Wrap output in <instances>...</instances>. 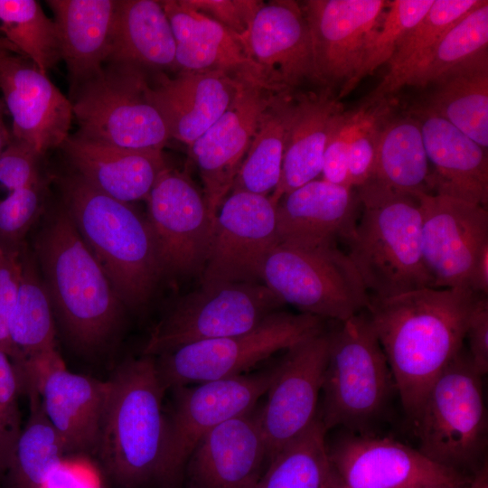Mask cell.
Returning a JSON list of instances; mask_svg holds the SVG:
<instances>
[{
    "label": "cell",
    "mask_w": 488,
    "mask_h": 488,
    "mask_svg": "<svg viewBox=\"0 0 488 488\" xmlns=\"http://www.w3.org/2000/svg\"><path fill=\"white\" fill-rule=\"evenodd\" d=\"M52 310L35 260L24 246L18 293L8 323L14 367L56 349Z\"/></svg>",
    "instance_id": "35"
},
{
    "label": "cell",
    "mask_w": 488,
    "mask_h": 488,
    "mask_svg": "<svg viewBox=\"0 0 488 488\" xmlns=\"http://www.w3.org/2000/svg\"><path fill=\"white\" fill-rule=\"evenodd\" d=\"M262 281L283 305L339 323L367 309L371 302L355 266L337 244L303 248L278 243L265 261Z\"/></svg>",
    "instance_id": "10"
},
{
    "label": "cell",
    "mask_w": 488,
    "mask_h": 488,
    "mask_svg": "<svg viewBox=\"0 0 488 488\" xmlns=\"http://www.w3.org/2000/svg\"><path fill=\"white\" fill-rule=\"evenodd\" d=\"M268 464L259 408L229 419L208 432L191 453L187 488H255Z\"/></svg>",
    "instance_id": "22"
},
{
    "label": "cell",
    "mask_w": 488,
    "mask_h": 488,
    "mask_svg": "<svg viewBox=\"0 0 488 488\" xmlns=\"http://www.w3.org/2000/svg\"><path fill=\"white\" fill-rule=\"evenodd\" d=\"M29 416L5 472L11 488H44L61 466L62 444L49 422L37 391L26 394Z\"/></svg>",
    "instance_id": "38"
},
{
    "label": "cell",
    "mask_w": 488,
    "mask_h": 488,
    "mask_svg": "<svg viewBox=\"0 0 488 488\" xmlns=\"http://www.w3.org/2000/svg\"><path fill=\"white\" fill-rule=\"evenodd\" d=\"M473 292L488 295V245L481 251L471 278Z\"/></svg>",
    "instance_id": "50"
},
{
    "label": "cell",
    "mask_w": 488,
    "mask_h": 488,
    "mask_svg": "<svg viewBox=\"0 0 488 488\" xmlns=\"http://www.w3.org/2000/svg\"><path fill=\"white\" fill-rule=\"evenodd\" d=\"M277 373V361L251 372L171 389L165 413L164 471L166 484L183 474L198 442L221 423L256 407Z\"/></svg>",
    "instance_id": "12"
},
{
    "label": "cell",
    "mask_w": 488,
    "mask_h": 488,
    "mask_svg": "<svg viewBox=\"0 0 488 488\" xmlns=\"http://www.w3.org/2000/svg\"><path fill=\"white\" fill-rule=\"evenodd\" d=\"M240 78L222 71H179L172 79L159 75L147 92L170 138L190 146L225 112Z\"/></svg>",
    "instance_id": "25"
},
{
    "label": "cell",
    "mask_w": 488,
    "mask_h": 488,
    "mask_svg": "<svg viewBox=\"0 0 488 488\" xmlns=\"http://www.w3.org/2000/svg\"><path fill=\"white\" fill-rule=\"evenodd\" d=\"M488 49V2L450 27L420 64L407 86L426 88L455 65Z\"/></svg>",
    "instance_id": "40"
},
{
    "label": "cell",
    "mask_w": 488,
    "mask_h": 488,
    "mask_svg": "<svg viewBox=\"0 0 488 488\" xmlns=\"http://www.w3.org/2000/svg\"><path fill=\"white\" fill-rule=\"evenodd\" d=\"M283 305L260 282L202 284L154 327L143 354L159 356L191 343L247 332Z\"/></svg>",
    "instance_id": "11"
},
{
    "label": "cell",
    "mask_w": 488,
    "mask_h": 488,
    "mask_svg": "<svg viewBox=\"0 0 488 488\" xmlns=\"http://www.w3.org/2000/svg\"><path fill=\"white\" fill-rule=\"evenodd\" d=\"M343 488H425L465 485L459 472L440 465L418 449L389 437L349 433L328 448Z\"/></svg>",
    "instance_id": "16"
},
{
    "label": "cell",
    "mask_w": 488,
    "mask_h": 488,
    "mask_svg": "<svg viewBox=\"0 0 488 488\" xmlns=\"http://www.w3.org/2000/svg\"><path fill=\"white\" fill-rule=\"evenodd\" d=\"M59 185L62 205L122 304H145L163 274L147 220L74 172L60 177Z\"/></svg>",
    "instance_id": "3"
},
{
    "label": "cell",
    "mask_w": 488,
    "mask_h": 488,
    "mask_svg": "<svg viewBox=\"0 0 488 488\" xmlns=\"http://www.w3.org/2000/svg\"><path fill=\"white\" fill-rule=\"evenodd\" d=\"M107 63L148 73L175 68V41L161 1L118 0Z\"/></svg>",
    "instance_id": "32"
},
{
    "label": "cell",
    "mask_w": 488,
    "mask_h": 488,
    "mask_svg": "<svg viewBox=\"0 0 488 488\" xmlns=\"http://www.w3.org/2000/svg\"><path fill=\"white\" fill-rule=\"evenodd\" d=\"M421 246L433 288L470 289L478 257L488 245L487 207L437 193L416 196Z\"/></svg>",
    "instance_id": "14"
},
{
    "label": "cell",
    "mask_w": 488,
    "mask_h": 488,
    "mask_svg": "<svg viewBox=\"0 0 488 488\" xmlns=\"http://www.w3.org/2000/svg\"><path fill=\"white\" fill-rule=\"evenodd\" d=\"M373 104L364 101L360 107L343 111L329 136L324 158L321 174L324 180L351 187L348 173V151L358 129L372 109Z\"/></svg>",
    "instance_id": "43"
},
{
    "label": "cell",
    "mask_w": 488,
    "mask_h": 488,
    "mask_svg": "<svg viewBox=\"0 0 488 488\" xmlns=\"http://www.w3.org/2000/svg\"><path fill=\"white\" fill-rule=\"evenodd\" d=\"M45 289L70 339L96 349L117 328L123 304L61 205L35 245Z\"/></svg>",
    "instance_id": "2"
},
{
    "label": "cell",
    "mask_w": 488,
    "mask_h": 488,
    "mask_svg": "<svg viewBox=\"0 0 488 488\" xmlns=\"http://www.w3.org/2000/svg\"><path fill=\"white\" fill-rule=\"evenodd\" d=\"M145 201L163 273L186 276L203 269L215 218L190 177L166 167Z\"/></svg>",
    "instance_id": "13"
},
{
    "label": "cell",
    "mask_w": 488,
    "mask_h": 488,
    "mask_svg": "<svg viewBox=\"0 0 488 488\" xmlns=\"http://www.w3.org/2000/svg\"><path fill=\"white\" fill-rule=\"evenodd\" d=\"M430 177L418 119L389 116L380 132L371 177L359 188L416 197L430 193Z\"/></svg>",
    "instance_id": "33"
},
{
    "label": "cell",
    "mask_w": 488,
    "mask_h": 488,
    "mask_svg": "<svg viewBox=\"0 0 488 488\" xmlns=\"http://www.w3.org/2000/svg\"><path fill=\"white\" fill-rule=\"evenodd\" d=\"M276 93L257 79L240 78L225 112L189 146L213 218L231 191L258 120Z\"/></svg>",
    "instance_id": "18"
},
{
    "label": "cell",
    "mask_w": 488,
    "mask_h": 488,
    "mask_svg": "<svg viewBox=\"0 0 488 488\" xmlns=\"http://www.w3.org/2000/svg\"><path fill=\"white\" fill-rule=\"evenodd\" d=\"M20 385L14 364L0 349V476L5 474L22 430Z\"/></svg>",
    "instance_id": "45"
},
{
    "label": "cell",
    "mask_w": 488,
    "mask_h": 488,
    "mask_svg": "<svg viewBox=\"0 0 488 488\" xmlns=\"http://www.w3.org/2000/svg\"><path fill=\"white\" fill-rule=\"evenodd\" d=\"M343 111V105L330 88L294 98L281 176L269 196L276 205L285 194L321 174L329 136Z\"/></svg>",
    "instance_id": "29"
},
{
    "label": "cell",
    "mask_w": 488,
    "mask_h": 488,
    "mask_svg": "<svg viewBox=\"0 0 488 488\" xmlns=\"http://www.w3.org/2000/svg\"><path fill=\"white\" fill-rule=\"evenodd\" d=\"M483 0H435L425 16L401 40L389 61L388 70L365 101L390 100L407 86L444 33Z\"/></svg>",
    "instance_id": "34"
},
{
    "label": "cell",
    "mask_w": 488,
    "mask_h": 488,
    "mask_svg": "<svg viewBox=\"0 0 488 488\" xmlns=\"http://www.w3.org/2000/svg\"><path fill=\"white\" fill-rule=\"evenodd\" d=\"M241 42L261 80L273 91L289 92L305 81L319 84L307 21L297 2L264 3Z\"/></svg>",
    "instance_id": "20"
},
{
    "label": "cell",
    "mask_w": 488,
    "mask_h": 488,
    "mask_svg": "<svg viewBox=\"0 0 488 488\" xmlns=\"http://www.w3.org/2000/svg\"><path fill=\"white\" fill-rule=\"evenodd\" d=\"M0 39L47 73L60 61L56 24L35 0H0Z\"/></svg>",
    "instance_id": "39"
},
{
    "label": "cell",
    "mask_w": 488,
    "mask_h": 488,
    "mask_svg": "<svg viewBox=\"0 0 488 488\" xmlns=\"http://www.w3.org/2000/svg\"><path fill=\"white\" fill-rule=\"evenodd\" d=\"M110 391L97 450L121 488L165 483V390L154 357L122 364L109 380Z\"/></svg>",
    "instance_id": "4"
},
{
    "label": "cell",
    "mask_w": 488,
    "mask_h": 488,
    "mask_svg": "<svg viewBox=\"0 0 488 488\" xmlns=\"http://www.w3.org/2000/svg\"><path fill=\"white\" fill-rule=\"evenodd\" d=\"M389 1L308 0L307 21L319 84L344 88L357 72L365 46Z\"/></svg>",
    "instance_id": "19"
},
{
    "label": "cell",
    "mask_w": 488,
    "mask_h": 488,
    "mask_svg": "<svg viewBox=\"0 0 488 488\" xmlns=\"http://www.w3.org/2000/svg\"><path fill=\"white\" fill-rule=\"evenodd\" d=\"M149 85L148 73L141 69L105 64L70 92L77 133L121 148L162 151L170 136L149 99Z\"/></svg>",
    "instance_id": "8"
},
{
    "label": "cell",
    "mask_w": 488,
    "mask_h": 488,
    "mask_svg": "<svg viewBox=\"0 0 488 488\" xmlns=\"http://www.w3.org/2000/svg\"><path fill=\"white\" fill-rule=\"evenodd\" d=\"M43 177L29 186L10 192L0 201V247L20 250L30 229L42 213L47 196Z\"/></svg>",
    "instance_id": "42"
},
{
    "label": "cell",
    "mask_w": 488,
    "mask_h": 488,
    "mask_svg": "<svg viewBox=\"0 0 488 488\" xmlns=\"http://www.w3.org/2000/svg\"><path fill=\"white\" fill-rule=\"evenodd\" d=\"M73 172L103 193L123 202L146 200L167 167L162 151L121 148L70 135L60 147Z\"/></svg>",
    "instance_id": "26"
},
{
    "label": "cell",
    "mask_w": 488,
    "mask_h": 488,
    "mask_svg": "<svg viewBox=\"0 0 488 488\" xmlns=\"http://www.w3.org/2000/svg\"><path fill=\"white\" fill-rule=\"evenodd\" d=\"M435 0L389 1L370 37L360 67L351 81L340 90L338 99L350 94L365 77L386 64L401 40L428 12Z\"/></svg>",
    "instance_id": "41"
},
{
    "label": "cell",
    "mask_w": 488,
    "mask_h": 488,
    "mask_svg": "<svg viewBox=\"0 0 488 488\" xmlns=\"http://www.w3.org/2000/svg\"><path fill=\"white\" fill-rule=\"evenodd\" d=\"M23 249L9 250L0 247V349L9 357L8 323L20 284Z\"/></svg>",
    "instance_id": "48"
},
{
    "label": "cell",
    "mask_w": 488,
    "mask_h": 488,
    "mask_svg": "<svg viewBox=\"0 0 488 488\" xmlns=\"http://www.w3.org/2000/svg\"><path fill=\"white\" fill-rule=\"evenodd\" d=\"M294 98L277 92L262 113L231 192L269 196L277 186Z\"/></svg>",
    "instance_id": "36"
},
{
    "label": "cell",
    "mask_w": 488,
    "mask_h": 488,
    "mask_svg": "<svg viewBox=\"0 0 488 488\" xmlns=\"http://www.w3.org/2000/svg\"><path fill=\"white\" fill-rule=\"evenodd\" d=\"M393 375L367 310L330 332L319 418L326 429L371 434L393 390Z\"/></svg>",
    "instance_id": "6"
},
{
    "label": "cell",
    "mask_w": 488,
    "mask_h": 488,
    "mask_svg": "<svg viewBox=\"0 0 488 488\" xmlns=\"http://www.w3.org/2000/svg\"><path fill=\"white\" fill-rule=\"evenodd\" d=\"M355 189L324 179L313 180L277 202V244L316 248L347 241L360 214Z\"/></svg>",
    "instance_id": "23"
},
{
    "label": "cell",
    "mask_w": 488,
    "mask_h": 488,
    "mask_svg": "<svg viewBox=\"0 0 488 488\" xmlns=\"http://www.w3.org/2000/svg\"><path fill=\"white\" fill-rule=\"evenodd\" d=\"M326 432L318 415L269 460L255 488H333L337 477L329 458Z\"/></svg>",
    "instance_id": "37"
},
{
    "label": "cell",
    "mask_w": 488,
    "mask_h": 488,
    "mask_svg": "<svg viewBox=\"0 0 488 488\" xmlns=\"http://www.w3.org/2000/svg\"><path fill=\"white\" fill-rule=\"evenodd\" d=\"M161 4L173 30L175 68L179 71H222L264 83L237 35L190 7L185 0H164Z\"/></svg>",
    "instance_id": "28"
},
{
    "label": "cell",
    "mask_w": 488,
    "mask_h": 488,
    "mask_svg": "<svg viewBox=\"0 0 488 488\" xmlns=\"http://www.w3.org/2000/svg\"><path fill=\"white\" fill-rule=\"evenodd\" d=\"M65 454L97 453L110 381L74 373L61 361L47 370L36 390Z\"/></svg>",
    "instance_id": "24"
},
{
    "label": "cell",
    "mask_w": 488,
    "mask_h": 488,
    "mask_svg": "<svg viewBox=\"0 0 488 488\" xmlns=\"http://www.w3.org/2000/svg\"><path fill=\"white\" fill-rule=\"evenodd\" d=\"M7 112L4 100L0 95V155L12 138V133L5 124V113Z\"/></svg>",
    "instance_id": "51"
},
{
    "label": "cell",
    "mask_w": 488,
    "mask_h": 488,
    "mask_svg": "<svg viewBox=\"0 0 488 488\" xmlns=\"http://www.w3.org/2000/svg\"><path fill=\"white\" fill-rule=\"evenodd\" d=\"M333 488H343L340 482L338 481V479H337V482H336L335 485L333 486Z\"/></svg>",
    "instance_id": "55"
},
{
    "label": "cell",
    "mask_w": 488,
    "mask_h": 488,
    "mask_svg": "<svg viewBox=\"0 0 488 488\" xmlns=\"http://www.w3.org/2000/svg\"><path fill=\"white\" fill-rule=\"evenodd\" d=\"M44 155L31 145L12 136L0 155V183L9 192L39 182Z\"/></svg>",
    "instance_id": "46"
},
{
    "label": "cell",
    "mask_w": 488,
    "mask_h": 488,
    "mask_svg": "<svg viewBox=\"0 0 488 488\" xmlns=\"http://www.w3.org/2000/svg\"><path fill=\"white\" fill-rule=\"evenodd\" d=\"M418 108L435 114L488 147V49L451 68Z\"/></svg>",
    "instance_id": "31"
},
{
    "label": "cell",
    "mask_w": 488,
    "mask_h": 488,
    "mask_svg": "<svg viewBox=\"0 0 488 488\" xmlns=\"http://www.w3.org/2000/svg\"><path fill=\"white\" fill-rule=\"evenodd\" d=\"M428 162L435 168L430 190L487 207V150L446 119L417 108Z\"/></svg>",
    "instance_id": "27"
},
{
    "label": "cell",
    "mask_w": 488,
    "mask_h": 488,
    "mask_svg": "<svg viewBox=\"0 0 488 488\" xmlns=\"http://www.w3.org/2000/svg\"><path fill=\"white\" fill-rule=\"evenodd\" d=\"M373 107L358 129L348 151V173L351 186H362L373 173L380 132L391 113L390 100L372 103Z\"/></svg>",
    "instance_id": "44"
},
{
    "label": "cell",
    "mask_w": 488,
    "mask_h": 488,
    "mask_svg": "<svg viewBox=\"0 0 488 488\" xmlns=\"http://www.w3.org/2000/svg\"><path fill=\"white\" fill-rule=\"evenodd\" d=\"M357 193L362 211L346 241L347 255L370 296L387 298L432 287L422 255L418 199L390 192Z\"/></svg>",
    "instance_id": "5"
},
{
    "label": "cell",
    "mask_w": 488,
    "mask_h": 488,
    "mask_svg": "<svg viewBox=\"0 0 488 488\" xmlns=\"http://www.w3.org/2000/svg\"><path fill=\"white\" fill-rule=\"evenodd\" d=\"M488 295L477 294L471 310L465 339L474 370L482 376L488 372Z\"/></svg>",
    "instance_id": "49"
},
{
    "label": "cell",
    "mask_w": 488,
    "mask_h": 488,
    "mask_svg": "<svg viewBox=\"0 0 488 488\" xmlns=\"http://www.w3.org/2000/svg\"><path fill=\"white\" fill-rule=\"evenodd\" d=\"M192 9L213 19L240 40L264 5L257 0H185Z\"/></svg>",
    "instance_id": "47"
},
{
    "label": "cell",
    "mask_w": 488,
    "mask_h": 488,
    "mask_svg": "<svg viewBox=\"0 0 488 488\" xmlns=\"http://www.w3.org/2000/svg\"><path fill=\"white\" fill-rule=\"evenodd\" d=\"M3 51H10V52L20 54L18 52V51L12 44H10L8 42H6V41H5L3 39H0V53Z\"/></svg>",
    "instance_id": "53"
},
{
    "label": "cell",
    "mask_w": 488,
    "mask_h": 488,
    "mask_svg": "<svg viewBox=\"0 0 488 488\" xmlns=\"http://www.w3.org/2000/svg\"><path fill=\"white\" fill-rule=\"evenodd\" d=\"M465 485H438V486H430V487H425V488H464Z\"/></svg>",
    "instance_id": "54"
},
{
    "label": "cell",
    "mask_w": 488,
    "mask_h": 488,
    "mask_svg": "<svg viewBox=\"0 0 488 488\" xmlns=\"http://www.w3.org/2000/svg\"><path fill=\"white\" fill-rule=\"evenodd\" d=\"M277 205L269 196L231 192L214 223L202 284L260 282L265 261L277 244Z\"/></svg>",
    "instance_id": "15"
},
{
    "label": "cell",
    "mask_w": 488,
    "mask_h": 488,
    "mask_svg": "<svg viewBox=\"0 0 488 488\" xmlns=\"http://www.w3.org/2000/svg\"><path fill=\"white\" fill-rule=\"evenodd\" d=\"M118 0H48L70 92L95 76L110 52Z\"/></svg>",
    "instance_id": "30"
},
{
    "label": "cell",
    "mask_w": 488,
    "mask_h": 488,
    "mask_svg": "<svg viewBox=\"0 0 488 488\" xmlns=\"http://www.w3.org/2000/svg\"><path fill=\"white\" fill-rule=\"evenodd\" d=\"M324 319L276 311L252 329L198 342L154 358L164 390L246 373L277 352L324 331Z\"/></svg>",
    "instance_id": "9"
},
{
    "label": "cell",
    "mask_w": 488,
    "mask_h": 488,
    "mask_svg": "<svg viewBox=\"0 0 488 488\" xmlns=\"http://www.w3.org/2000/svg\"><path fill=\"white\" fill-rule=\"evenodd\" d=\"M464 488H488L487 463H483L475 472L473 478Z\"/></svg>",
    "instance_id": "52"
},
{
    "label": "cell",
    "mask_w": 488,
    "mask_h": 488,
    "mask_svg": "<svg viewBox=\"0 0 488 488\" xmlns=\"http://www.w3.org/2000/svg\"><path fill=\"white\" fill-rule=\"evenodd\" d=\"M477 294L466 288L425 287L371 297L366 310L412 423L433 382L462 350Z\"/></svg>",
    "instance_id": "1"
},
{
    "label": "cell",
    "mask_w": 488,
    "mask_h": 488,
    "mask_svg": "<svg viewBox=\"0 0 488 488\" xmlns=\"http://www.w3.org/2000/svg\"><path fill=\"white\" fill-rule=\"evenodd\" d=\"M482 379L463 347L433 382L413 423L418 449L459 473L476 471L487 446Z\"/></svg>",
    "instance_id": "7"
},
{
    "label": "cell",
    "mask_w": 488,
    "mask_h": 488,
    "mask_svg": "<svg viewBox=\"0 0 488 488\" xmlns=\"http://www.w3.org/2000/svg\"><path fill=\"white\" fill-rule=\"evenodd\" d=\"M0 94L12 117L13 137L45 155L70 136V100L26 57L0 53Z\"/></svg>",
    "instance_id": "21"
},
{
    "label": "cell",
    "mask_w": 488,
    "mask_h": 488,
    "mask_svg": "<svg viewBox=\"0 0 488 488\" xmlns=\"http://www.w3.org/2000/svg\"><path fill=\"white\" fill-rule=\"evenodd\" d=\"M329 348L330 332L324 330L286 350L277 361V376L259 408L268 462L317 418Z\"/></svg>",
    "instance_id": "17"
}]
</instances>
